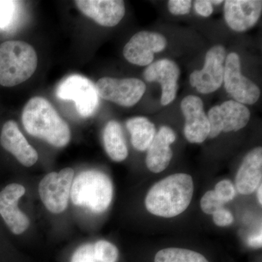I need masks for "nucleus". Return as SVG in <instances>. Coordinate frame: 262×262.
Listing matches in <instances>:
<instances>
[{"label":"nucleus","instance_id":"nucleus-13","mask_svg":"<svg viewBox=\"0 0 262 262\" xmlns=\"http://www.w3.org/2000/svg\"><path fill=\"white\" fill-rule=\"evenodd\" d=\"M180 73L177 63L169 59L155 61L148 66L144 71V77L147 82H157L161 84L160 103L163 106H168L177 97Z\"/></svg>","mask_w":262,"mask_h":262},{"label":"nucleus","instance_id":"nucleus-31","mask_svg":"<svg viewBox=\"0 0 262 262\" xmlns=\"http://www.w3.org/2000/svg\"><path fill=\"white\" fill-rule=\"evenodd\" d=\"M261 232L259 234H255L249 237L248 241V244L250 246L253 248L261 247Z\"/></svg>","mask_w":262,"mask_h":262},{"label":"nucleus","instance_id":"nucleus-11","mask_svg":"<svg viewBox=\"0 0 262 262\" xmlns=\"http://www.w3.org/2000/svg\"><path fill=\"white\" fill-rule=\"evenodd\" d=\"M167 44L163 34L142 31L134 34L125 45L124 57L132 64L146 67L152 63L155 53L163 51Z\"/></svg>","mask_w":262,"mask_h":262},{"label":"nucleus","instance_id":"nucleus-15","mask_svg":"<svg viewBox=\"0 0 262 262\" xmlns=\"http://www.w3.org/2000/svg\"><path fill=\"white\" fill-rule=\"evenodd\" d=\"M26 189L19 184H10L0 192V215L10 230L20 234L29 228L28 217L20 211L19 200L25 194Z\"/></svg>","mask_w":262,"mask_h":262},{"label":"nucleus","instance_id":"nucleus-30","mask_svg":"<svg viewBox=\"0 0 262 262\" xmlns=\"http://www.w3.org/2000/svg\"><path fill=\"white\" fill-rule=\"evenodd\" d=\"M194 10L198 15L207 18L211 16L213 12V5L208 0H196L194 2Z\"/></svg>","mask_w":262,"mask_h":262},{"label":"nucleus","instance_id":"nucleus-17","mask_svg":"<svg viewBox=\"0 0 262 262\" xmlns=\"http://www.w3.org/2000/svg\"><path fill=\"white\" fill-rule=\"evenodd\" d=\"M0 144L24 166L31 167L37 163V151L29 144L14 120H9L3 125Z\"/></svg>","mask_w":262,"mask_h":262},{"label":"nucleus","instance_id":"nucleus-2","mask_svg":"<svg viewBox=\"0 0 262 262\" xmlns=\"http://www.w3.org/2000/svg\"><path fill=\"white\" fill-rule=\"evenodd\" d=\"M22 122L29 134L52 146L64 147L70 141L68 124L46 98L36 96L29 100L24 108Z\"/></svg>","mask_w":262,"mask_h":262},{"label":"nucleus","instance_id":"nucleus-22","mask_svg":"<svg viewBox=\"0 0 262 262\" xmlns=\"http://www.w3.org/2000/svg\"><path fill=\"white\" fill-rule=\"evenodd\" d=\"M155 262H208L201 253L184 249L168 248L160 250L155 257Z\"/></svg>","mask_w":262,"mask_h":262},{"label":"nucleus","instance_id":"nucleus-10","mask_svg":"<svg viewBox=\"0 0 262 262\" xmlns=\"http://www.w3.org/2000/svg\"><path fill=\"white\" fill-rule=\"evenodd\" d=\"M207 116L211 127L209 137L214 139L222 132L229 133L244 128L251 118V112L246 105L229 100L213 106Z\"/></svg>","mask_w":262,"mask_h":262},{"label":"nucleus","instance_id":"nucleus-3","mask_svg":"<svg viewBox=\"0 0 262 262\" xmlns=\"http://www.w3.org/2000/svg\"><path fill=\"white\" fill-rule=\"evenodd\" d=\"M37 67L35 50L23 41L0 44V84L13 87L29 80Z\"/></svg>","mask_w":262,"mask_h":262},{"label":"nucleus","instance_id":"nucleus-18","mask_svg":"<svg viewBox=\"0 0 262 262\" xmlns=\"http://www.w3.org/2000/svg\"><path fill=\"white\" fill-rule=\"evenodd\" d=\"M177 136L168 126L160 127L147 149L146 166L153 173H160L167 168L173 157L170 145L176 141Z\"/></svg>","mask_w":262,"mask_h":262},{"label":"nucleus","instance_id":"nucleus-21","mask_svg":"<svg viewBox=\"0 0 262 262\" xmlns=\"http://www.w3.org/2000/svg\"><path fill=\"white\" fill-rule=\"evenodd\" d=\"M126 127L134 147L138 151L147 150L156 135L154 124L146 117H135L127 120Z\"/></svg>","mask_w":262,"mask_h":262},{"label":"nucleus","instance_id":"nucleus-16","mask_svg":"<svg viewBox=\"0 0 262 262\" xmlns=\"http://www.w3.org/2000/svg\"><path fill=\"white\" fill-rule=\"evenodd\" d=\"M75 4L84 15L105 27H115L125 13L122 0H77Z\"/></svg>","mask_w":262,"mask_h":262},{"label":"nucleus","instance_id":"nucleus-20","mask_svg":"<svg viewBox=\"0 0 262 262\" xmlns=\"http://www.w3.org/2000/svg\"><path fill=\"white\" fill-rule=\"evenodd\" d=\"M103 141L105 150L112 160L122 162L126 159L128 150L118 122L111 120L106 124L103 132Z\"/></svg>","mask_w":262,"mask_h":262},{"label":"nucleus","instance_id":"nucleus-14","mask_svg":"<svg viewBox=\"0 0 262 262\" xmlns=\"http://www.w3.org/2000/svg\"><path fill=\"white\" fill-rule=\"evenodd\" d=\"M262 13L259 0H227L224 6V16L229 28L244 32L253 28Z\"/></svg>","mask_w":262,"mask_h":262},{"label":"nucleus","instance_id":"nucleus-33","mask_svg":"<svg viewBox=\"0 0 262 262\" xmlns=\"http://www.w3.org/2000/svg\"><path fill=\"white\" fill-rule=\"evenodd\" d=\"M212 5H221L224 3V1H211Z\"/></svg>","mask_w":262,"mask_h":262},{"label":"nucleus","instance_id":"nucleus-7","mask_svg":"<svg viewBox=\"0 0 262 262\" xmlns=\"http://www.w3.org/2000/svg\"><path fill=\"white\" fill-rule=\"evenodd\" d=\"M223 82L227 94L234 101L244 105H253L259 99V88L241 72V58L236 53L226 57Z\"/></svg>","mask_w":262,"mask_h":262},{"label":"nucleus","instance_id":"nucleus-5","mask_svg":"<svg viewBox=\"0 0 262 262\" xmlns=\"http://www.w3.org/2000/svg\"><path fill=\"white\" fill-rule=\"evenodd\" d=\"M56 94L60 99L73 101L77 113L84 117L92 116L99 104L96 85L87 77L80 75L66 77L57 87Z\"/></svg>","mask_w":262,"mask_h":262},{"label":"nucleus","instance_id":"nucleus-9","mask_svg":"<svg viewBox=\"0 0 262 262\" xmlns=\"http://www.w3.org/2000/svg\"><path fill=\"white\" fill-rule=\"evenodd\" d=\"M226 49L222 45L213 46L206 55L204 67L189 76V83L202 94L215 92L223 84Z\"/></svg>","mask_w":262,"mask_h":262},{"label":"nucleus","instance_id":"nucleus-12","mask_svg":"<svg viewBox=\"0 0 262 262\" xmlns=\"http://www.w3.org/2000/svg\"><path fill=\"white\" fill-rule=\"evenodd\" d=\"M181 110L185 117L184 134L186 139L192 144H201L209 136L211 130L203 101L198 96H186L181 103Z\"/></svg>","mask_w":262,"mask_h":262},{"label":"nucleus","instance_id":"nucleus-6","mask_svg":"<svg viewBox=\"0 0 262 262\" xmlns=\"http://www.w3.org/2000/svg\"><path fill=\"white\" fill-rule=\"evenodd\" d=\"M75 171L71 168L47 174L41 180L39 194L46 208L53 213H61L68 206Z\"/></svg>","mask_w":262,"mask_h":262},{"label":"nucleus","instance_id":"nucleus-1","mask_svg":"<svg viewBox=\"0 0 262 262\" xmlns=\"http://www.w3.org/2000/svg\"><path fill=\"white\" fill-rule=\"evenodd\" d=\"M194 192L192 177L175 173L156 183L147 193L146 209L164 218L177 216L189 207Z\"/></svg>","mask_w":262,"mask_h":262},{"label":"nucleus","instance_id":"nucleus-26","mask_svg":"<svg viewBox=\"0 0 262 262\" xmlns=\"http://www.w3.org/2000/svg\"><path fill=\"white\" fill-rule=\"evenodd\" d=\"M214 192L221 201L224 203L232 201L236 195L234 186L230 181L222 180L215 185Z\"/></svg>","mask_w":262,"mask_h":262},{"label":"nucleus","instance_id":"nucleus-29","mask_svg":"<svg viewBox=\"0 0 262 262\" xmlns=\"http://www.w3.org/2000/svg\"><path fill=\"white\" fill-rule=\"evenodd\" d=\"M213 222L219 227H227L232 225L234 217L232 213L225 208H220L213 213Z\"/></svg>","mask_w":262,"mask_h":262},{"label":"nucleus","instance_id":"nucleus-23","mask_svg":"<svg viewBox=\"0 0 262 262\" xmlns=\"http://www.w3.org/2000/svg\"><path fill=\"white\" fill-rule=\"evenodd\" d=\"M95 258L97 262H117L119 251L115 245L106 241H99L94 245Z\"/></svg>","mask_w":262,"mask_h":262},{"label":"nucleus","instance_id":"nucleus-32","mask_svg":"<svg viewBox=\"0 0 262 262\" xmlns=\"http://www.w3.org/2000/svg\"><path fill=\"white\" fill-rule=\"evenodd\" d=\"M262 185L261 184H260L259 187L257 188V198H258V203H259L260 205L262 204V198H261V192H262Z\"/></svg>","mask_w":262,"mask_h":262},{"label":"nucleus","instance_id":"nucleus-27","mask_svg":"<svg viewBox=\"0 0 262 262\" xmlns=\"http://www.w3.org/2000/svg\"><path fill=\"white\" fill-rule=\"evenodd\" d=\"M71 262H97L94 256V245H82L77 248Z\"/></svg>","mask_w":262,"mask_h":262},{"label":"nucleus","instance_id":"nucleus-28","mask_svg":"<svg viewBox=\"0 0 262 262\" xmlns=\"http://www.w3.org/2000/svg\"><path fill=\"white\" fill-rule=\"evenodd\" d=\"M192 3L189 0H170L168 2V8L171 14L186 15L190 12Z\"/></svg>","mask_w":262,"mask_h":262},{"label":"nucleus","instance_id":"nucleus-19","mask_svg":"<svg viewBox=\"0 0 262 262\" xmlns=\"http://www.w3.org/2000/svg\"><path fill=\"white\" fill-rule=\"evenodd\" d=\"M262 148H254L245 157L236 175L237 191L244 195L252 194L261 184Z\"/></svg>","mask_w":262,"mask_h":262},{"label":"nucleus","instance_id":"nucleus-8","mask_svg":"<svg viewBox=\"0 0 262 262\" xmlns=\"http://www.w3.org/2000/svg\"><path fill=\"white\" fill-rule=\"evenodd\" d=\"M95 85L99 97L125 107L139 102L146 89L144 82L137 78L102 77Z\"/></svg>","mask_w":262,"mask_h":262},{"label":"nucleus","instance_id":"nucleus-4","mask_svg":"<svg viewBox=\"0 0 262 262\" xmlns=\"http://www.w3.org/2000/svg\"><path fill=\"white\" fill-rule=\"evenodd\" d=\"M70 196L76 206L85 207L95 213H103L113 201V182L102 172L86 170L74 179Z\"/></svg>","mask_w":262,"mask_h":262},{"label":"nucleus","instance_id":"nucleus-25","mask_svg":"<svg viewBox=\"0 0 262 262\" xmlns=\"http://www.w3.org/2000/svg\"><path fill=\"white\" fill-rule=\"evenodd\" d=\"M225 203L220 201L216 196L214 190H210L206 192L201 201L202 211L206 214L212 215L217 210L223 208Z\"/></svg>","mask_w":262,"mask_h":262},{"label":"nucleus","instance_id":"nucleus-24","mask_svg":"<svg viewBox=\"0 0 262 262\" xmlns=\"http://www.w3.org/2000/svg\"><path fill=\"white\" fill-rule=\"evenodd\" d=\"M18 3L16 1H0V29L5 30L13 23Z\"/></svg>","mask_w":262,"mask_h":262}]
</instances>
